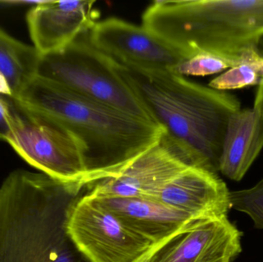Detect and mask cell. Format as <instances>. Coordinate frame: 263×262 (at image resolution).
Masks as SVG:
<instances>
[{"label":"cell","instance_id":"6da1fadb","mask_svg":"<svg viewBox=\"0 0 263 262\" xmlns=\"http://www.w3.org/2000/svg\"><path fill=\"white\" fill-rule=\"evenodd\" d=\"M116 63L120 75L192 165L218 173L229 120L241 109L237 97L172 71Z\"/></svg>","mask_w":263,"mask_h":262},{"label":"cell","instance_id":"7a4b0ae2","mask_svg":"<svg viewBox=\"0 0 263 262\" xmlns=\"http://www.w3.org/2000/svg\"><path fill=\"white\" fill-rule=\"evenodd\" d=\"M86 186L17 169L0 186V262H89L67 232Z\"/></svg>","mask_w":263,"mask_h":262},{"label":"cell","instance_id":"3957f363","mask_svg":"<svg viewBox=\"0 0 263 262\" xmlns=\"http://www.w3.org/2000/svg\"><path fill=\"white\" fill-rule=\"evenodd\" d=\"M15 101L57 120L73 134L84 150L87 185L121 172L165 132L161 126L77 95L38 75Z\"/></svg>","mask_w":263,"mask_h":262},{"label":"cell","instance_id":"277c9868","mask_svg":"<svg viewBox=\"0 0 263 262\" xmlns=\"http://www.w3.org/2000/svg\"><path fill=\"white\" fill-rule=\"evenodd\" d=\"M142 26L188 58L200 52L241 64L263 36V0H162Z\"/></svg>","mask_w":263,"mask_h":262},{"label":"cell","instance_id":"5b68a950","mask_svg":"<svg viewBox=\"0 0 263 262\" xmlns=\"http://www.w3.org/2000/svg\"><path fill=\"white\" fill-rule=\"evenodd\" d=\"M36 75L77 95L159 126L120 75L117 63L93 47L89 40L78 37L62 50L41 55Z\"/></svg>","mask_w":263,"mask_h":262},{"label":"cell","instance_id":"8992f818","mask_svg":"<svg viewBox=\"0 0 263 262\" xmlns=\"http://www.w3.org/2000/svg\"><path fill=\"white\" fill-rule=\"evenodd\" d=\"M32 167L54 179L86 186L89 170L80 141L57 120L16 102L6 139Z\"/></svg>","mask_w":263,"mask_h":262},{"label":"cell","instance_id":"52a82bcc","mask_svg":"<svg viewBox=\"0 0 263 262\" xmlns=\"http://www.w3.org/2000/svg\"><path fill=\"white\" fill-rule=\"evenodd\" d=\"M66 227L89 262H133L157 244L133 231L87 192L71 206Z\"/></svg>","mask_w":263,"mask_h":262},{"label":"cell","instance_id":"ba28073f","mask_svg":"<svg viewBox=\"0 0 263 262\" xmlns=\"http://www.w3.org/2000/svg\"><path fill=\"white\" fill-rule=\"evenodd\" d=\"M191 166L185 152L165 132L156 144L121 172L86 187L87 193L95 197L153 199L165 185Z\"/></svg>","mask_w":263,"mask_h":262},{"label":"cell","instance_id":"9c48e42d","mask_svg":"<svg viewBox=\"0 0 263 262\" xmlns=\"http://www.w3.org/2000/svg\"><path fill=\"white\" fill-rule=\"evenodd\" d=\"M90 44L117 63L140 69L173 71L185 59L162 38L124 20L97 22L89 30Z\"/></svg>","mask_w":263,"mask_h":262},{"label":"cell","instance_id":"30bf717a","mask_svg":"<svg viewBox=\"0 0 263 262\" xmlns=\"http://www.w3.org/2000/svg\"><path fill=\"white\" fill-rule=\"evenodd\" d=\"M95 3L43 0L31 7L26 22L33 46L40 55L59 52L83 32H89L100 17Z\"/></svg>","mask_w":263,"mask_h":262},{"label":"cell","instance_id":"8fae6325","mask_svg":"<svg viewBox=\"0 0 263 262\" xmlns=\"http://www.w3.org/2000/svg\"><path fill=\"white\" fill-rule=\"evenodd\" d=\"M241 238L228 217L205 221L165 241L148 262H232L242 252Z\"/></svg>","mask_w":263,"mask_h":262},{"label":"cell","instance_id":"7c38bea8","mask_svg":"<svg viewBox=\"0 0 263 262\" xmlns=\"http://www.w3.org/2000/svg\"><path fill=\"white\" fill-rule=\"evenodd\" d=\"M230 193L217 173L202 168H187L153 198L199 221L228 217Z\"/></svg>","mask_w":263,"mask_h":262},{"label":"cell","instance_id":"4fadbf2b","mask_svg":"<svg viewBox=\"0 0 263 262\" xmlns=\"http://www.w3.org/2000/svg\"><path fill=\"white\" fill-rule=\"evenodd\" d=\"M263 149V80L253 106L237 111L227 125L219 172L233 181L242 180Z\"/></svg>","mask_w":263,"mask_h":262},{"label":"cell","instance_id":"5bb4252c","mask_svg":"<svg viewBox=\"0 0 263 262\" xmlns=\"http://www.w3.org/2000/svg\"><path fill=\"white\" fill-rule=\"evenodd\" d=\"M96 198L131 229L155 243L170 239L186 229L205 223L154 199L123 197Z\"/></svg>","mask_w":263,"mask_h":262},{"label":"cell","instance_id":"9a60e30c","mask_svg":"<svg viewBox=\"0 0 263 262\" xmlns=\"http://www.w3.org/2000/svg\"><path fill=\"white\" fill-rule=\"evenodd\" d=\"M41 55L0 29V94L13 100L37 75Z\"/></svg>","mask_w":263,"mask_h":262},{"label":"cell","instance_id":"2e32d148","mask_svg":"<svg viewBox=\"0 0 263 262\" xmlns=\"http://www.w3.org/2000/svg\"><path fill=\"white\" fill-rule=\"evenodd\" d=\"M230 208L247 214L255 228L263 229V178L251 189L230 193Z\"/></svg>","mask_w":263,"mask_h":262},{"label":"cell","instance_id":"e0dca14e","mask_svg":"<svg viewBox=\"0 0 263 262\" xmlns=\"http://www.w3.org/2000/svg\"><path fill=\"white\" fill-rule=\"evenodd\" d=\"M262 81L253 66L247 63H241L213 78L208 86L216 90L226 92L250 86H258Z\"/></svg>","mask_w":263,"mask_h":262},{"label":"cell","instance_id":"ac0fdd59","mask_svg":"<svg viewBox=\"0 0 263 262\" xmlns=\"http://www.w3.org/2000/svg\"><path fill=\"white\" fill-rule=\"evenodd\" d=\"M232 67H233V65L223 58L212 54L200 52L181 62L172 72L182 76H206L219 73Z\"/></svg>","mask_w":263,"mask_h":262},{"label":"cell","instance_id":"d6986e66","mask_svg":"<svg viewBox=\"0 0 263 262\" xmlns=\"http://www.w3.org/2000/svg\"><path fill=\"white\" fill-rule=\"evenodd\" d=\"M16 101L0 94V140L6 141L12 129Z\"/></svg>","mask_w":263,"mask_h":262},{"label":"cell","instance_id":"ffe728a7","mask_svg":"<svg viewBox=\"0 0 263 262\" xmlns=\"http://www.w3.org/2000/svg\"><path fill=\"white\" fill-rule=\"evenodd\" d=\"M242 63H247L254 68L258 75L263 80V58L259 56L256 51H253L246 56Z\"/></svg>","mask_w":263,"mask_h":262},{"label":"cell","instance_id":"44dd1931","mask_svg":"<svg viewBox=\"0 0 263 262\" xmlns=\"http://www.w3.org/2000/svg\"><path fill=\"white\" fill-rule=\"evenodd\" d=\"M176 236V235H175ZM168 240H165V241H162V243H157V244L155 245L154 246L151 248V249H148L146 252L143 254L142 256L138 258L137 259L135 260L133 262H148L149 260L151 259L152 256L154 255L155 252L157 251V249L162 246V244L165 243V241H168Z\"/></svg>","mask_w":263,"mask_h":262},{"label":"cell","instance_id":"7402d4cb","mask_svg":"<svg viewBox=\"0 0 263 262\" xmlns=\"http://www.w3.org/2000/svg\"><path fill=\"white\" fill-rule=\"evenodd\" d=\"M256 52L259 56L263 58V36L260 38L257 46H256Z\"/></svg>","mask_w":263,"mask_h":262}]
</instances>
